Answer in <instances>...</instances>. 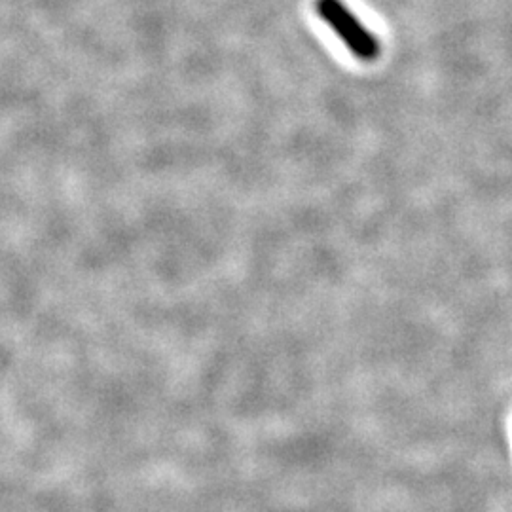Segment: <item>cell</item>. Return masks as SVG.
<instances>
[{
	"instance_id": "6da1fadb",
	"label": "cell",
	"mask_w": 512,
	"mask_h": 512,
	"mask_svg": "<svg viewBox=\"0 0 512 512\" xmlns=\"http://www.w3.org/2000/svg\"><path fill=\"white\" fill-rule=\"evenodd\" d=\"M317 14L334 35L340 38L349 52L361 61H374L380 55V40L370 33L359 18L340 0H317Z\"/></svg>"
}]
</instances>
